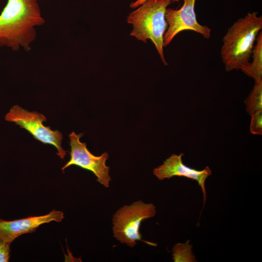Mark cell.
<instances>
[{
  "label": "cell",
  "instance_id": "10",
  "mask_svg": "<svg viewBox=\"0 0 262 262\" xmlns=\"http://www.w3.org/2000/svg\"><path fill=\"white\" fill-rule=\"evenodd\" d=\"M253 61L241 69L255 81L262 80V33L260 32L256 40L252 54Z\"/></svg>",
  "mask_w": 262,
  "mask_h": 262
},
{
  "label": "cell",
  "instance_id": "8",
  "mask_svg": "<svg viewBox=\"0 0 262 262\" xmlns=\"http://www.w3.org/2000/svg\"><path fill=\"white\" fill-rule=\"evenodd\" d=\"M64 218V213L55 210L46 214L14 220L7 221L0 218V240L11 245L20 235L34 232L41 225L52 221L61 222Z\"/></svg>",
  "mask_w": 262,
  "mask_h": 262
},
{
  "label": "cell",
  "instance_id": "7",
  "mask_svg": "<svg viewBox=\"0 0 262 262\" xmlns=\"http://www.w3.org/2000/svg\"><path fill=\"white\" fill-rule=\"evenodd\" d=\"M184 4L179 9L167 8L165 19L167 29L164 36V46L169 45L174 37L185 30L195 31L205 38L211 37V29L198 23L195 12L196 0H183Z\"/></svg>",
  "mask_w": 262,
  "mask_h": 262
},
{
  "label": "cell",
  "instance_id": "4",
  "mask_svg": "<svg viewBox=\"0 0 262 262\" xmlns=\"http://www.w3.org/2000/svg\"><path fill=\"white\" fill-rule=\"evenodd\" d=\"M156 213V207L154 204L146 203L141 200L123 206L113 216L114 237L121 244H126L131 248L136 245L137 241L156 246L153 243L142 240L139 231L142 222L153 217Z\"/></svg>",
  "mask_w": 262,
  "mask_h": 262
},
{
  "label": "cell",
  "instance_id": "1",
  "mask_svg": "<svg viewBox=\"0 0 262 262\" xmlns=\"http://www.w3.org/2000/svg\"><path fill=\"white\" fill-rule=\"evenodd\" d=\"M41 0H7L0 14V47L29 51L36 37V27L44 24Z\"/></svg>",
  "mask_w": 262,
  "mask_h": 262
},
{
  "label": "cell",
  "instance_id": "14",
  "mask_svg": "<svg viewBox=\"0 0 262 262\" xmlns=\"http://www.w3.org/2000/svg\"><path fill=\"white\" fill-rule=\"evenodd\" d=\"M10 245L0 240V262H8L10 258Z\"/></svg>",
  "mask_w": 262,
  "mask_h": 262
},
{
  "label": "cell",
  "instance_id": "13",
  "mask_svg": "<svg viewBox=\"0 0 262 262\" xmlns=\"http://www.w3.org/2000/svg\"><path fill=\"white\" fill-rule=\"evenodd\" d=\"M250 125V131L255 135L262 134V111L253 114Z\"/></svg>",
  "mask_w": 262,
  "mask_h": 262
},
{
  "label": "cell",
  "instance_id": "3",
  "mask_svg": "<svg viewBox=\"0 0 262 262\" xmlns=\"http://www.w3.org/2000/svg\"><path fill=\"white\" fill-rule=\"evenodd\" d=\"M171 0H147L131 13L127 22L132 25L130 35L147 43L150 39L162 61L167 65L164 54V36L167 29L165 12Z\"/></svg>",
  "mask_w": 262,
  "mask_h": 262
},
{
  "label": "cell",
  "instance_id": "11",
  "mask_svg": "<svg viewBox=\"0 0 262 262\" xmlns=\"http://www.w3.org/2000/svg\"><path fill=\"white\" fill-rule=\"evenodd\" d=\"M244 102L246 111L250 115L262 111V80L255 82L252 90Z\"/></svg>",
  "mask_w": 262,
  "mask_h": 262
},
{
  "label": "cell",
  "instance_id": "12",
  "mask_svg": "<svg viewBox=\"0 0 262 262\" xmlns=\"http://www.w3.org/2000/svg\"><path fill=\"white\" fill-rule=\"evenodd\" d=\"M189 242L188 240L184 244L179 243L174 246L172 251L175 262H196L192 250L193 246Z\"/></svg>",
  "mask_w": 262,
  "mask_h": 262
},
{
  "label": "cell",
  "instance_id": "15",
  "mask_svg": "<svg viewBox=\"0 0 262 262\" xmlns=\"http://www.w3.org/2000/svg\"><path fill=\"white\" fill-rule=\"evenodd\" d=\"M147 0H136L135 1H134L131 4V7L136 8L145 2ZM180 0H171V1L177 2L179 1Z\"/></svg>",
  "mask_w": 262,
  "mask_h": 262
},
{
  "label": "cell",
  "instance_id": "6",
  "mask_svg": "<svg viewBox=\"0 0 262 262\" xmlns=\"http://www.w3.org/2000/svg\"><path fill=\"white\" fill-rule=\"evenodd\" d=\"M83 134H77L72 131L68 135L70 158L61 170L64 171L71 165L78 166L92 172L97 177V181L105 187L108 188L112 180L109 175L110 167L106 165L109 154L107 152L100 156H96L91 153L87 149L86 144L80 141Z\"/></svg>",
  "mask_w": 262,
  "mask_h": 262
},
{
  "label": "cell",
  "instance_id": "2",
  "mask_svg": "<svg viewBox=\"0 0 262 262\" xmlns=\"http://www.w3.org/2000/svg\"><path fill=\"white\" fill-rule=\"evenodd\" d=\"M262 28V18L248 13L235 22L223 38L221 57L227 71L241 69L249 63L257 37Z\"/></svg>",
  "mask_w": 262,
  "mask_h": 262
},
{
  "label": "cell",
  "instance_id": "9",
  "mask_svg": "<svg viewBox=\"0 0 262 262\" xmlns=\"http://www.w3.org/2000/svg\"><path fill=\"white\" fill-rule=\"evenodd\" d=\"M183 155V153L171 155L162 165L153 169V174L160 180L174 176L184 177L196 180L202 190L204 205L206 200L205 181L212 174V171L208 166L202 170L187 166L183 163L182 157Z\"/></svg>",
  "mask_w": 262,
  "mask_h": 262
},
{
  "label": "cell",
  "instance_id": "5",
  "mask_svg": "<svg viewBox=\"0 0 262 262\" xmlns=\"http://www.w3.org/2000/svg\"><path fill=\"white\" fill-rule=\"evenodd\" d=\"M5 119L27 130L36 140L44 144L53 146L57 150L56 154L60 158L64 159L67 151L62 147L63 134L60 131L51 130L49 127L43 124V122L46 121L44 115L29 111L15 105L6 115Z\"/></svg>",
  "mask_w": 262,
  "mask_h": 262
}]
</instances>
